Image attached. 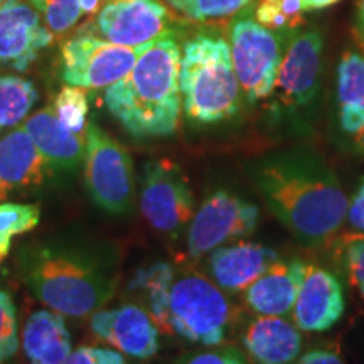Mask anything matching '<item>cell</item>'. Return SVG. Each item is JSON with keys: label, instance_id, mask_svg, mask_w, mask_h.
Returning a JSON list of instances; mask_svg holds the SVG:
<instances>
[{"label": "cell", "instance_id": "6da1fadb", "mask_svg": "<svg viewBox=\"0 0 364 364\" xmlns=\"http://www.w3.org/2000/svg\"><path fill=\"white\" fill-rule=\"evenodd\" d=\"M252 181L277 220L304 243L316 245L331 238L348 215L346 191L316 157H267L253 166Z\"/></svg>", "mask_w": 364, "mask_h": 364}, {"label": "cell", "instance_id": "7a4b0ae2", "mask_svg": "<svg viewBox=\"0 0 364 364\" xmlns=\"http://www.w3.org/2000/svg\"><path fill=\"white\" fill-rule=\"evenodd\" d=\"M181 46L167 34L149 46L135 66L105 91V105L135 139L169 136L182 110Z\"/></svg>", "mask_w": 364, "mask_h": 364}, {"label": "cell", "instance_id": "3957f363", "mask_svg": "<svg viewBox=\"0 0 364 364\" xmlns=\"http://www.w3.org/2000/svg\"><path fill=\"white\" fill-rule=\"evenodd\" d=\"M31 292L51 311L83 317L112 297L113 282L90 255L61 247H38L21 260Z\"/></svg>", "mask_w": 364, "mask_h": 364}, {"label": "cell", "instance_id": "277c9868", "mask_svg": "<svg viewBox=\"0 0 364 364\" xmlns=\"http://www.w3.org/2000/svg\"><path fill=\"white\" fill-rule=\"evenodd\" d=\"M179 86L182 110L196 124L211 125L235 117L241 108V86L228 41L215 34L186 41Z\"/></svg>", "mask_w": 364, "mask_h": 364}, {"label": "cell", "instance_id": "5b68a950", "mask_svg": "<svg viewBox=\"0 0 364 364\" xmlns=\"http://www.w3.org/2000/svg\"><path fill=\"white\" fill-rule=\"evenodd\" d=\"M231 318V306L206 277L177 273L156 317L157 327L194 344L211 348L223 343Z\"/></svg>", "mask_w": 364, "mask_h": 364}, {"label": "cell", "instance_id": "8992f818", "mask_svg": "<svg viewBox=\"0 0 364 364\" xmlns=\"http://www.w3.org/2000/svg\"><path fill=\"white\" fill-rule=\"evenodd\" d=\"M85 181L88 193L103 211L122 215L134 204L135 176L130 154L95 122L86 125Z\"/></svg>", "mask_w": 364, "mask_h": 364}, {"label": "cell", "instance_id": "52a82bcc", "mask_svg": "<svg viewBox=\"0 0 364 364\" xmlns=\"http://www.w3.org/2000/svg\"><path fill=\"white\" fill-rule=\"evenodd\" d=\"M230 49L241 93L250 103L270 97L284 58V34L240 16L231 24Z\"/></svg>", "mask_w": 364, "mask_h": 364}, {"label": "cell", "instance_id": "ba28073f", "mask_svg": "<svg viewBox=\"0 0 364 364\" xmlns=\"http://www.w3.org/2000/svg\"><path fill=\"white\" fill-rule=\"evenodd\" d=\"M150 44L129 48L88 33L80 34L63 46L61 76L66 85L83 90L108 88L129 75Z\"/></svg>", "mask_w": 364, "mask_h": 364}, {"label": "cell", "instance_id": "9c48e42d", "mask_svg": "<svg viewBox=\"0 0 364 364\" xmlns=\"http://www.w3.org/2000/svg\"><path fill=\"white\" fill-rule=\"evenodd\" d=\"M140 211L159 233L179 236L194 216V196L174 162L150 161L140 176Z\"/></svg>", "mask_w": 364, "mask_h": 364}, {"label": "cell", "instance_id": "30bf717a", "mask_svg": "<svg viewBox=\"0 0 364 364\" xmlns=\"http://www.w3.org/2000/svg\"><path fill=\"white\" fill-rule=\"evenodd\" d=\"M260 209L247 199L216 191L194 213L188 230V253L191 258L203 255L228 241L245 238L258 226Z\"/></svg>", "mask_w": 364, "mask_h": 364}, {"label": "cell", "instance_id": "8fae6325", "mask_svg": "<svg viewBox=\"0 0 364 364\" xmlns=\"http://www.w3.org/2000/svg\"><path fill=\"white\" fill-rule=\"evenodd\" d=\"M171 16L159 0H112L97 16L93 31L118 46L136 48L172 34Z\"/></svg>", "mask_w": 364, "mask_h": 364}, {"label": "cell", "instance_id": "7c38bea8", "mask_svg": "<svg viewBox=\"0 0 364 364\" xmlns=\"http://www.w3.org/2000/svg\"><path fill=\"white\" fill-rule=\"evenodd\" d=\"M322 36L317 31H307L287 44L277 73V102L287 108L304 107L317 95L322 71Z\"/></svg>", "mask_w": 364, "mask_h": 364}, {"label": "cell", "instance_id": "4fadbf2b", "mask_svg": "<svg viewBox=\"0 0 364 364\" xmlns=\"http://www.w3.org/2000/svg\"><path fill=\"white\" fill-rule=\"evenodd\" d=\"M53 43V33L24 0L0 4V66L26 71Z\"/></svg>", "mask_w": 364, "mask_h": 364}, {"label": "cell", "instance_id": "5bb4252c", "mask_svg": "<svg viewBox=\"0 0 364 364\" xmlns=\"http://www.w3.org/2000/svg\"><path fill=\"white\" fill-rule=\"evenodd\" d=\"M290 314L300 331L324 332L334 327L344 314V290L338 277L326 268L306 265Z\"/></svg>", "mask_w": 364, "mask_h": 364}, {"label": "cell", "instance_id": "9a60e30c", "mask_svg": "<svg viewBox=\"0 0 364 364\" xmlns=\"http://www.w3.org/2000/svg\"><path fill=\"white\" fill-rule=\"evenodd\" d=\"M91 331L100 339L135 359H150L159 351V331L150 314L139 306L98 311L91 317Z\"/></svg>", "mask_w": 364, "mask_h": 364}, {"label": "cell", "instance_id": "2e32d148", "mask_svg": "<svg viewBox=\"0 0 364 364\" xmlns=\"http://www.w3.org/2000/svg\"><path fill=\"white\" fill-rule=\"evenodd\" d=\"M277 260L279 253L267 245L238 241L209 252V272L223 290L243 292Z\"/></svg>", "mask_w": 364, "mask_h": 364}, {"label": "cell", "instance_id": "e0dca14e", "mask_svg": "<svg viewBox=\"0 0 364 364\" xmlns=\"http://www.w3.org/2000/svg\"><path fill=\"white\" fill-rule=\"evenodd\" d=\"M51 174V164L36 147L24 127L0 139V199L16 191L38 188Z\"/></svg>", "mask_w": 364, "mask_h": 364}, {"label": "cell", "instance_id": "ac0fdd59", "mask_svg": "<svg viewBox=\"0 0 364 364\" xmlns=\"http://www.w3.org/2000/svg\"><path fill=\"white\" fill-rule=\"evenodd\" d=\"M304 273L306 263L277 260L247 289L245 300L248 307L258 316H289L297 300Z\"/></svg>", "mask_w": 364, "mask_h": 364}, {"label": "cell", "instance_id": "d6986e66", "mask_svg": "<svg viewBox=\"0 0 364 364\" xmlns=\"http://www.w3.org/2000/svg\"><path fill=\"white\" fill-rule=\"evenodd\" d=\"M243 346L257 364H290L299 356L302 336L285 317L258 316L245 331Z\"/></svg>", "mask_w": 364, "mask_h": 364}, {"label": "cell", "instance_id": "ffe728a7", "mask_svg": "<svg viewBox=\"0 0 364 364\" xmlns=\"http://www.w3.org/2000/svg\"><path fill=\"white\" fill-rule=\"evenodd\" d=\"M24 129L51 167L73 171L85 159L86 140L80 134L68 130L54 108H44L36 113L26 122Z\"/></svg>", "mask_w": 364, "mask_h": 364}, {"label": "cell", "instance_id": "44dd1931", "mask_svg": "<svg viewBox=\"0 0 364 364\" xmlns=\"http://www.w3.org/2000/svg\"><path fill=\"white\" fill-rule=\"evenodd\" d=\"M22 348L29 364H63L73 351L71 334L63 314L38 311L27 318Z\"/></svg>", "mask_w": 364, "mask_h": 364}, {"label": "cell", "instance_id": "7402d4cb", "mask_svg": "<svg viewBox=\"0 0 364 364\" xmlns=\"http://www.w3.org/2000/svg\"><path fill=\"white\" fill-rule=\"evenodd\" d=\"M339 124L346 134H364V56L346 51L338 66Z\"/></svg>", "mask_w": 364, "mask_h": 364}, {"label": "cell", "instance_id": "603a6c76", "mask_svg": "<svg viewBox=\"0 0 364 364\" xmlns=\"http://www.w3.org/2000/svg\"><path fill=\"white\" fill-rule=\"evenodd\" d=\"M33 81L21 76H0V132L19 125L38 102Z\"/></svg>", "mask_w": 364, "mask_h": 364}, {"label": "cell", "instance_id": "cb8c5ba5", "mask_svg": "<svg viewBox=\"0 0 364 364\" xmlns=\"http://www.w3.org/2000/svg\"><path fill=\"white\" fill-rule=\"evenodd\" d=\"M307 9L304 0H262L255 11V19L279 34L295 33L304 22Z\"/></svg>", "mask_w": 364, "mask_h": 364}, {"label": "cell", "instance_id": "d4e9b609", "mask_svg": "<svg viewBox=\"0 0 364 364\" xmlns=\"http://www.w3.org/2000/svg\"><path fill=\"white\" fill-rule=\"evenodd\" d=\"M41 221V211L34 204H0V255L7 257L12 238L34 230Z\"/></svg>", "mask_w": 364, "mask_h": 364}, {"label": "cell", "instance_id": "484cf974", "mask_svg": "<svg viewBox=\"0 0 364 364\" xmlns=\"http://www.w3.org/2000/svg\"><path fill=\"white\" fill-rule=\"evenodd\" d=\"M169 6L181 12L186 19L194 22H209L235 17L247 11L255 0H166Z\"/></svg>", "mask_w": 364, "mask_h": 364}, {"label": "cell", "instance_id": "4316f807", "mask_svg": "<svg viewBox=\"0 0 364 364\" xmlns=\"http://www.w3.org/2000/svg\"><path fill=\"white\" fill-rule=\"evenodd\" d=\"M53 34H65L85 16L81 0H27Z\"/></svg>", "mask_w": 364, "mask_h": 364}, {"label": "cell", "instance_id": "83f0119b", "mask_svg": "<svg viewBox=\"0 0 364 364\" xmlns=\"http://www.w3.org/2000/svg\"><path fill=\"white\" fill-rule=\"evenodd\" d=\"M53 108L68 130L81 135L86 127V117H88V98L83 88L66 85L58 93Z\"/></svg>", "mask_w": 364, "mask_h": 364}, {"label": "cell", "instance_id": "f1b7e54d", "mask_svg": "<svg viewBox=\"0 0 364 364\" xmlns=\"http://www.w3.org/2000/svg\"><path fill=\"white\" fill-rule=\"evenodd\" d=\"M19 349V326L16 304L6 290H0V364L16 356Z\"/></svg>", "mask_w": 364, "mask_h": 364}, {"label": "cell", "instance_id": "f546056e", "mask_svg": "<svg viewBox=\"0 0 364 364\" xmlns=\"http://www.w3.org/2000/svg\"><path fill=\"white\" fill-rule=\"evenodd\" d=\"M343 267L349 284L364 299V235L346 241L343 248Z\"/></svg>", "mask_w": 364, "mask_h": 364}, {"label": "cell", "instance_id": "4dcf8cb0", "mask_svg": "<svg viewBox=\"0 0 364 364\" xmlns=\"http://www.w3.org/2000/svg\"><path fill=\"white\" fill-rule=\"evenodd\" d=\"M63 364H127L124 356L113 349L103 348H80L71 351Z\"/></svg>", "mask_w": 364, "mask_h": 364}, {"label": "cell", "instance_id": "1f68e13d", "mask_svg": "<svg viewBox=\"0 0 364 364\" xmlns=\"http://www.w3.org/2000/svg\"><path fill=\"white\" fill-rule=\"evenodd\" d=\"M176 364H247L243 356L233 348L215 349L182 356Z\"/></svg>", "mask_w": 364, "mask_h": 364}, {"label": "cell", "instance_id": "d6a6232c", "mask_svg": "<svg viewBox=\"0 0 364 364\" xmlns=\"http://www.w3.org/2000/svg\"><path fill=\"white\" fill-rule=\"evenodd\" d=\"M346 220L349 221L354 230L364 235V182H361L356 193H354L351 203L348 206Z\"/></svg>", "mask_w": 364, "mask_h": 364}, {"label": "cell", "instance_id": "836d02e7", "mask_svg": "<svg viewBox=\"0 0 364 364\" xmlns=\"http://www.w3.org/2000/svg\"><path fill=\"white\" fill-rule=\"evenodd\" d=\"M297 364H344V363L338 354L317 349V351L304 354V356L297 361Z\"/></svg>", "mask_w": 364, "mask_h": 364}, {"label": "cell", "instance_id": "e575fe53", "mask_svg": "<svg viewBox=\"0 0 364 364\" xmlns=\"http://www.w3.org/2000/svg\"><path fill=\"white\" fill-rule=\"evenodd\" d=\"M354 36L359 43L364 39V0H359L358 14H356V27H354Z\"/></svg>", "mask_w": 364, "mask_h": 364}, {"label": "cell", "instance_id": "d590c367", "mask_svg": "<svg viewBox=\"0 0 364 364\" xmlns=\"http://www.w3.org/2000/svg\"><path fill=\"white\" fill-rule=\"evenodd\" d=\"M339 0H304V6L309 11H318V9H326L329 6H334Z\"/></svg>", "mask_w": 364, "mask_h": 364}, {"label": "cell", "instance_id": "8d00e7d4", "mask_svg": "<svg viewBox=\"0 0 364 364\" xmlns=\"http://www.w3.org/2000/svg\"><path fill=\"white\" fill-rule=\"evenodd\" d=\"M359 139H361V145H363V150H364V134L359 136Z\"/></svg>", "mask_w": 364, "mask_h": 364}, {"label": "cell", "instance_id": "74e56055", "mask_svg": "<svg viewBox=\"0 0 364 364\" xmlns=\"http://www.w3.org/2000/svg\"><path fill=\"white\" fill-rule=\"evenodd\" d=\"M359 44H361V46H363V48H364V39H363V41H361V43H359Z\"/></svg>", "mask_w": 364, "mask_h": 364}, {"label": "cell", "instance_id": "f35d334b", "mask_svg": "<svg viewBox=\"0 0 364 364\" xmlns=\"http://www.w3.org/2000/svg\"><path fill=\"white\" fill-rule=\"evenodd\" d=\"M2 258H4V257H2V255H0V262H2Z\"/></svg>", "mask_w": 364, "mask_h": 364}, {"label": "cell", "instance_id": "ab89813d", "mask_svg": "<svg viewBox=\"0 0 364 364\" xmlns=\"http://www.w3.org/2000/svg\"><path fill=\"white\" fill-rule=\"evenodd\" d=\"M4 2V0H0V4H2Z\"/></svg>", "mask_w": 364, "mask_h": 364}]
</instances>
